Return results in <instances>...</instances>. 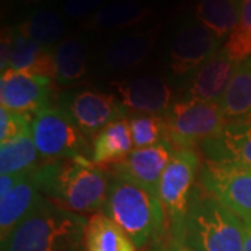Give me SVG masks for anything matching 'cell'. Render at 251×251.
I'll return each mask as SVG.
<instances>
[{
    "label": "cell",
    "instance_id": "cell-1",
    "mask_svg": "<svg viewBox=\"0 0 251 251\" xmlns=\"http://www.w3.org/2000/svg\"><path fill=\"white\" fill-rule=\"evenodd\" d=\"M41 194L67 211L80 215L102 212L112 173L91 158L75 156L42 162L36 166Z\"/></svg>",
    "mask_w": 251,
    "mask_h": 251
},
{
    "label": "cell",
    "instance_id": "cell-2",
    "mask_svg": "<svg viewBox=\"0 0 251 251\" xmlns=\"http://www.w3.org/2000/svg\"><path fill=\"white\" fill-rule=\"evenodd\" d=\"M88 218L41 197L20 224L1 240V251H87Z\"/></svg>",
    "mask_w": 251,
    "mask_h": 251
},
{
    "label": "cell",
    "instance_id": "cell-3",
    "mask_svg": "<svg viewBox=\"0 0 251 251\" xmlns=\"http://www.w3.org/2000/svg\"><path fill=\"white\" fill-rule=\"evenodd\" d=\"M102 214L130 236L137 250L148 249L168 232V219L158 193L113 175Z\"/></svg>",
    "mask_w": 251,
    "mask_h": 251
},
{
    "label": "cell",
    "instance_id": "cell-4",
    "mask_svg": "<svg viewBox=\"0 0 251 251\" xmlns=\"http://www.w3.org/2000/svg\"><path fill=\"white\" fill-rule=\"evenodd\" d=\"M196 251H244L242 218L196 184L176 237Z\"/></svg>",
    "mask_w": 251,
    "mask_h": 251
},
{
    "label": "cell",
    "instance_id": "cell-5",
    "mask_svg": "<svg viewBox=\"0 0 251 251\" xmlns=\"http://www.w3.org/2000/svg\"><path fill=\"white\" fill-rule=\"evenodd\" d=\"M166 120V140L176 150H194L218 135L227 123L219 103L197 99L173 102Z\"/></svg>",
    "mask_w": 251,
    "mask_h": 251
},
{
    "label": "cell",
    "instance_id": "cell-6",
    "mask_svg": "<svg viewBox=\"0 0 251 251\" xmlns=\"http://www.w3.org/2000/svg\"><path fill=\"white\" fill-rule=\"evenodd\" d=\"M31 135L42 162L92 155L88 138L59 105L34 115Z\"/></svg>",
    "mask_w": 251,
    "mask_h": 251
},
{
    "label": "cell",
    "instance_id": "cell-7",
    "mask_svg": "<svg viewBox=\"0 0 251 251\" xmlns=\"http://www.w3.org/2000/svg\"><path fill=\"white\" fill-rule=\"evenodd\" d=\"M201 163L194 150H176L159 180L156 193L166 214L168 230L175 237L181 230Z\"/></svg>",
    "mask_w": 251,
    "mask_h": 251
},
{
    "label": "cell",
    "instance_id": "cell-8",
    "mask_svg": "<svg viewBox=\"0 0 251 251\" xmlns=\"http://www.w3.org/2000/svg\"><path fill=\"white\" fill-rule=\"evenodd\" d=\"M57 102L87 138H95L112 122L127 116L112 92H99L85 87L67 88L59 94Z\"/></svg>",
    "mask_w": 251,
    "mask_h": 251
},
{
    "label": "cell",
    "instance_id": "cell-9",
    "mask_svg": "<svg viewBox=\"0 0 251 251\" xmlns=\"http://www.w3.org/2000/svg\"><path fill=\"white\" fill-rule=\"evenodd\" d=\"M197 183L242 221L251 219L250 168L204 159Z\"/></svg>",
    "mask_w": 251,
    "mask_h": 251
},
{
    "label": "cell",
    "instance_id": "cell-10",
    "mask_svg": "<svg viewBox=\"0 0 251 251\" xmlns=\"http://www.w3.org/2000/svg\"><path fill=\"white\" fill-rule=\"evenodd\" d=\"M222 39L197 20L186 18L172 32L168 44V63L173 75L187 80L221 49Z\"/></svg>",
    "mask_w": 251,
    "mask_h": 251
},
{
    "label": "cell",
    "instance_id": "cell-11",
    "mask_svg": "<svg viewBox=\"0 0 251 251\" xmlns=\"http://www.w3.org/2000/svg\"><path fill=\"white\" fill-rule=\"evenodd\" d=\"M53 81L44 75L7 69L0 78L1 108L34 116L50 106Z\"/></svg>",
    "mask_w": 251,
    "mask_h": 251
},
{
    "label": "cell",
    "instance_id": "cell-12",
    "mask_svg": "<svg viewBox=\"0 0 251 251\" xmlns=\"http://www.w3.org/2000/svg\"><path fill=\"white\" fill-rule=\"evenodd\" d=\"M112 94L125 108L126 113L165 116L173 105V90L169 82L158 75H140L116 81Z\"/></svg>",
    "mask_w": 251,
    "mask_h": 251
},
{
    "label": "cell",
    "instance_id": "cell-13",
    "mask_svg": "<svg viewBox=\"0 0 251 251\" xmlns=\"http://www.w3.org/2000/svg\"><path fill=\"white\" fill-rule=\"evenodd\" d=\"M175 152L176 148L168 140H163L152 147L133 150L123 161L109 166L108 169L113 176L156 191L162 175Z\"/></svg>",
    "mask_w": 251,
    "mask_h": 251
},
{
    "label": "cell",
    "instance_id": "cell-14",
    "mask_svg": "<svg viewBox=\"0 0 251 251\" xmlns=\"http://www.w3.org/2000/svg\"><path fill=\"white\" fill-rule=\"evenodd\" d=\"M236 66L237 62L221 48L186 80L187 98L219 103L232 81Z\"/></svg>",
    "mask_w": 251,
    "mask_h": 251
},
{
    "label": "cell",
    "instance_id": "cell-15",
    "mask_svg": "<svg viewBox=\"0 0 251 251\" xmlns=\"http://www.w3.org/2000/svg\"><path fill=\"white\" fill-rule=\"evenodd\" d=\"M200 151L205 161L251 169V120L227 122L219 134L201 144Z\"/></svg>",
    "mask_w": 251,
    "mask_h": 251
},
{
    "label": "cell",
    "instance_id": "cell-16",
    "mask_svg": "<svg viewBox=\"0 0 251 251\" xmlns=\"http://www.w3.org/2000/svg\"><path fill=\"white\" fill-rule=\"evenodd\" d=\"M153 31H134L110 39L99 53L100 67L108 73L126 72L143 64L155 45Z\"/></svg>",
    "mask_w": 251,
    "mask_h": 251
},
{
    "label": "cell",
    "instance_id": "cell-17",
    "mask_svg": "<svg viewBox=\"0 0 251 251\" xmlns=\"http://www.w3.org/2000/svg\"><path fill=\"white\" fill-rule=\"evenodd\" d=\"M42 194L39 181L36 177V168L24 172L16 187L10 191L0 204V239H6L7 234L32 211Z\"/></svg>",
    "mask_w": 251,
    "mask_h": 251
},
{
    "label": "cell",
    "instance_id": "cell-18",
    "mask_svg": "<svg viewBox=\"0 0 251 251\" xmlns=\"http://www.w3.org/2000/svg\"><path fill=\"white\" fill-rule=\"evenodd\" d=\"M134 144L130 131L128 119L123 117L112 122L95 135L92 141L91 161L97 166L109 168L123 161L133 151Z\"/></svg>",
    "mask_w": 251,
    "mask_h": 251
},
{
    "label": "cell",
    "instance_id": "cell-19",
    "mask_svg": "<svg viewBox=\"0 0 251 251\" xmlns=\"http://www.w3.org/2000/svg\"><path fill=\"white\" fill-rule=\"evenodd\" d=\"M151 10L135 0H116L102 6L85 20L84 27L92 31H115L133 27L150 16Z\"/></svg>",
    "mask_w": 251,
    "mask_h": 251
},
{
    "label": "cell",
    "instance_id": "cell-20",
    "mask_svg": "<svg viewBox=\"0 0 251 251\" xmlns=\"http://www.w3.org/2000/svg\"><path fill=\"white\" fill-rule=\"evenodd\" d=\"M54 50L56 77L54 81L60 85L70 88L78 84L88 74V49L78 38H66L57 44Z\"/></svg>",
    "mask_w": 251,
    "mask_h": 251
},
{
    "label": "cell",
    "instance_id": "cell-21",
    "mask_svg": "<svg viewBox=\"0 0 251 251\" xmlns=\"http://www.w3.org/2000/svg\"><path fill=\"white\" fill-rule=\"evenodd\" d=\"M66 29L64 18L57 11L48 7L32 10L14 27L17 34L44 48H53L56 44H60Z\"/></svg>",
    "mask_w": 251,
    "mask_h": 251
},
{
    "label": "cell",
    "instance_id": "cell-22",
    "mask_svg": "<svg viewBox=\"0 0 251 251\" xmlns=\"http://www.w3.org/2000/svg\"><path fill=\"white\" fill-rule=\"evenodd\" d=\"M219 106L226 122L251 120V56L237 63Z\"/></svg>",
    "mask_w": 251,
    "mask_h": 251
},
{
    "label": "cell",
    "instance_id": "cell-23",
    "mask_svg": "<svg viewBox=\"0 0 251 251\" xmlns=\"http://www.w3.org/2000/svg\"><path fill=\"white\" fill-rule=\"evenodd\" d=\"M9 69L32 73L54 80L56 63L53 48H44L14 31L13 54Z\"/></svg>",
    "mask_w": 251,
    "mask_h": 251
},
{
    "label": "cell",
    "instance_id": "cell-24",
    "mask_svg": "<svg viewBox=\"0 0 251 251\" xmlns=\"http://www.w3.org/2000/svg\"><path fill=\"white\" fill-rule=\"evenodd\" d=\"M87 251H137L130 236L102 212L88 218L85 227Z\"/></svg>",
    "mask_w": 251,
    "mask_h": 251
},
{
    "label": "cell",
    "instance_id": "cell-25",
    "mask_svg": "<svg viewBox=\"0 0 251 251\" xmlns=\"http://www.w3.org/2000/svg\"><path fill=\"white\" fill-rule=\"evenodd\" d=\"M242 0H198L196 20L219 39L229 36L239 24Z\"/></svg>",
    "mask_w": 251,
    "mask_h": 251
},
{
    "label": "cell",
    "instance_id": "cell-26",
    "mask_svg": "<svg viewBox=\"0 0 251 251\" xmlns=\"http://www.w3.org/2000/svg\"><path fill=\"white\" fill-rule=\"evenodd\" d=\"M41 156L38 153L31 130L17 138L1 144L0 148V173L17 175L31 171L41 165Z\"/></svg>",
    "mask_w": 251,
    "mask_h": 251
},
{
    "label": "cell",
    "instance_id": "cell-27",
    "mask_svg": "<svg viewBox=\"0 0 251 251\" xmlns=\"http://www.w3.org/2000/svg\"><path fill=\"white\" fill-rule=\"evenodd\" d=\"M128 125L135 150L152 147L166 140V120L163 116L133 115L128 119Z\"/></svg>",
    "mask_w": 251,
    "mask_h": 251
},
{
    "label": "cell",
    "instance_id": "cell-28",
    "mask_svg": "<svg viewBox=\"0 0 251 251\" xmlns=\"http://www.w3.org/2000/svg\"><path fill=\"white\" fill-rule=\"evenodd\" d=\"M222 48L237 63L251 56V0H242L239 24Z\"/></svg>",
    "mask_w": 251,
    "mask_h": 251
},
{
    "label": "cell",
    "instance_id": "cell-29",
    "mask_svg": "<svg viewBox=\"0 0 251 251\" xmlns=\"http://www.w3.org/2000/svg\"><path fill=\"white\" fill-rule=\"evenodd\" d=\"M32 115L17 113L6 108H0V141H11L31 130Z\"/></svg>",
    "mask_w": 251,
    "mask_h": 251
},
{
    "label": "cell",
    "instance_id": "cell-30",
    "mask_svg": "<svg viewBox=\"0 0 251 251\" xmlns=\"http://www.w3.org/2000/svg\"><path fill=\"white\" fill-rule=\"evenodd\" d=\"M105 0H64L63 1V14L69 18H82L92 16L98 11L100 4Z\"/></svg>",
    "mask_w": 251,
    "mask_h": 251
},
{
    "label": "cell",
    "instance_id": "cell-31",
    "mask_svg": "<svg viewBox=\"0 0 251 251\" xmlns=\"http://www.w3.org/2000/svg\"><path fill=\"white\" fill-rule=\"evenodd\" d=\"M13 45H14V28H1V39H0V69L4 73L9 69L10 59L13 54Z\"/></svg>",
    "mask_w": 251,
    "mask_h": 251
},
{
    "label": "cell",
    "instance_id": "cell-32",
    "mask_svg": "<svg viewBox=\"0 0 251 251\" xmlns=\"http://www.w3.org/2000/svg\"><path fill=\"white\" fill-rule=\"evenodd\" d=\"M147 251H196L191 247H188L186 243H183L179 239L169 233V230L159 237L156 242H153Z\"/></svg>",
    "mask_w": 251,
    "mask_h": 251
},
{
    "label": "cell",
    "instance_id": "cell-33",
    "mask_svg": "<svg viewBox=\"0 0 251 251\" xmlns=\"http://www.w3.org/2000/svg\"><path fill=\"white\" fill-rule=\"evenodd\" d=\"M24 173H17V175H1L0 176V200L4 198L13 188L16 187L20 179L23 177Z\"/></svg>",
    "mask_w": 251,
    "mask_h": 251
},
{
    "label": "cell",
    "instance_id": "cell-34",
    "mask_svg": "<svg viewBox=\"0 0 251 251\" xmlns=\"http://www.w3.org/2000/svg\"><path fill=\"white\" fill-rule=\"evenodd\" d=\"M243 227H244V251H251V219H244Z\"/></svg>",
    "mask_w": 251,
    "mask_h": 251
},
{
    "label": "cell",
    "instance_id": "cell-35",
    "mask_svg": "<svg viewBox=\"0 0 251 251\" xmlns=\"http://www.w3.org/2000/svg\"><path fill=\"white\" fill-rule=\"evenodd\" d=\"M11 3H16V4H21V6H32V4H38V3H42L45 0H9Z\"/></svg>",
    "mask_w": 251,
    "mask_h": 251
}]
</instances>
